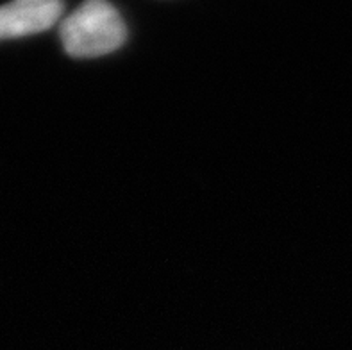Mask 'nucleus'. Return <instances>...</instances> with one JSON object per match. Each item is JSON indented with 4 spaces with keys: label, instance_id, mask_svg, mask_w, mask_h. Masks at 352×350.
I'll use <instances>...</instances> for the list:
<instances>
[{
    "label": "nucleus",
    "instance_id": "nucleus-1",
    "mask_svg": "<svg viewBox=\"0 0 352 350\" xmlns=\"http://www.w3.org/2000/svg\"><path fill=\"white\" fill-rule=\"evenodd\" d=\"M59 36L68 56L98 58L124 45L125 25L111 4L91 0L79 6L63 20Z\"/></svg>",
    "mask_w": 352,
    "mask_h": 350
},
{
    "label": "nucleus",
    "instance_id": "nucleus-2",
    "mask_svg": "<svg viewBox=\"0 0 352 350\" xmlns=\"http://www.w3.org/2000/svg\"><path fill=\"white\" fill-rule=\"evenodd\" d=\"M63 9L58 0H18L0 6V40L47 31L61 18Z\"/></svg>",
    "mask_w": 352,
    "mask_h": 350
}]
</instances>
